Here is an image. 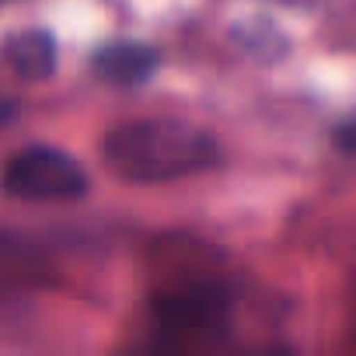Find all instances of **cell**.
Wrapping results in <instances>:
<instances>
[{
  "label": "cell",
  "instance_id": "cell-1",
  "mask_svg": "<svg viewBox=\"0 0 356 356\" xmlns=\"http://www.w3.org/2000/svg\"><path fill=\"white\" fill-rule=\"evenodd\" d=\"M102 157L122 182L157 186L213 168L220 161V147L210 133L189 122L133 119L102 140Z\"/></svg>",
  "mask_w": 356,
  "mask_h": 356
},
{
  "label": "cell",
  "instance_id": "cell-2",
  "mask_svg": "<svg viewBox=\"0 0 356 356\" xmlns=\"http://www.w3.org/2000/svg\"><path fill=\"white\" fill-rule=\"evenodd\" d=\"M0 186L15 200L63 203L88 193V171L77 157L56 147H29L4 164Z\"/></svg>",
  "mask_w": 356,
  "mask_h": 356
},
{
  "label": "cell",
  "instance_id": "cell-3",
  "mask_svg": "<svg viewBox=\"0 0 356 356\" xmlns=\"http://www.w3.org/2000/svg\"><path fill=\"white\" fill-rule=\"evenodd\" d=\"M4 60L11 63V70L25 81H42L56 70V42L49 32H18L8 39L4 46Z\"/></svg>",
  "mask_w": 356,
  "mask_h": 356
},
{
  "label": "cell",
  "instance_id": "cell-4",
  "mask_svg": "<svg viewBox=\"0 0 356 356\" xmlns=\"http://www.w3.org/2000/svg\"><path fill=\"white\" fill-rule=\"evenodd\" d=\"M154 53L147 46H133V42H115V46H105L98 56H95V67L102 77L115 81V84H140L150 70H154Z\"/></svg>",
  "mask_w": 356,
  "mask_h": 356
}]
</instances>
